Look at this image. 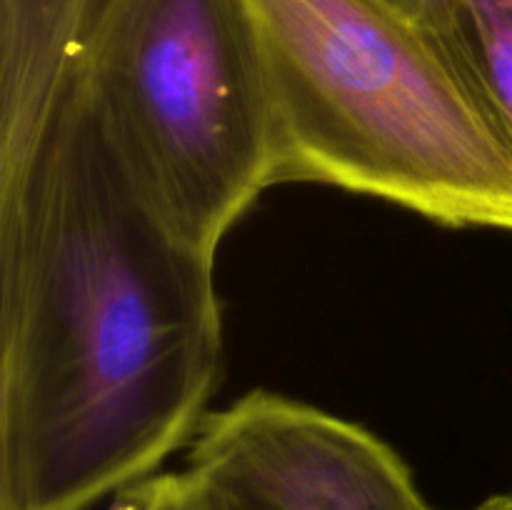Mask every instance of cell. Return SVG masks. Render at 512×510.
Listing matches in <instances>:
<instances>
[{
	"label": "cell",
	"instance_id": "1",
	"mask_svg": "<svg viewBox=\"0 0 512 510\" xmlns=\"http://www.w3.org/2000/svg\"><path fill=\"white\" fill-rule=\"evenodd\" d=\"M213 268L123 163L78 65L0 168V510H90L193 440L223 360Z\"/></svg>",
	"mask_w": 512,
	"mask_h": 510
},
{
	"label": "cell",
	"instance_id": "2",
	"mask_svg": "<svg viewBox=\"0 0 512 510\" xmlns=\"http://www.w3.org/2000/svg\"><path fill=\"white\" fill-rule=\"evenodd\" d=\"M263 45L278 183L512 233V155L428 35L383 0H245Z\"/></svg>",
	"mask_w": 512,
	"mask_h": 510
},
{
	"label": "cell",
	"instance_id": "3",
	"mask_svg": "<svg viewBox=\"0 0 512 510\" xmlns=\"http://www.w3.org/2000/svg\"><path fill=\"white\" fill-rule=\"evenodd\" d=\"M80 73L155 208L218 255L278 185L268 73L245 0H108Z\"/></svg>",
	"mask_w": 512,
	"mask_h": 510
},
{
	"label": "cell",
	"instance_id": "4",
	"mask_svg": "<svg viewBox=\"0 0 512 510\" xmlns=\"http://www.w3.org/2000/svg\"><path fill=\"white\" fill-rule=\"evenodd\" d=\"M185 475L203 510H430L385 440L268 390L205 415Z\"/></svg>",
	"mask_w": 512,
	"mask_h": 510
},
{
	"label": "cell",
	"instance_id": "5",
	"mask_svg": "<svg viewBox=\"0 0 512 510\" xmlns=\"http://www.w3.org/2000/svg\"><path fill=\"white\" fill-rule=\"evenodd\" d=\"M108 0H0V168L23 158Z\"/></svg>",
	"mask_w": 512,
	"mask_h": 510
},
{
	"label": "cell",
	"instance_id": "6",
	"mask_svg": "<svg viewBox=\"0 0 512 510\" xmlns=\"http://www.w3.org/2000/svg\"><path fill=\"white\" fill-rule=\"evenodd\" d=\"M420 30L512 155V0H435Z\"/></svg>",
	"mask_w": 512,
	"mask_h": 510
},
{
	"label": "cell",
	"instance_id": "7",
	"mask_svg": "<svg viewBox=\"0 0 512 510\" xmlns=\"http://www.w3.org/2000/svg\"><path fill=\"white\" fill-rule=\"evenodd\" d=\"M110 510H203L193 483L180 473H155L113 498Z\"/></svg>",
	"mask_w": 512,
	"mask_h": 510
},
{
	"label": "cell",
	"instance_id": "8",
	"mask_svg": "<svg viewBox=\"0 0 512 510\" xmlns=\"http://www.w3.org/2000/svg\"><path fill=\"white\" fill-rule=\"evenodd\" d=\"M383 3L420 28V20L425 18V13H428V8L433 5V0H383Z\"/></svg>",
	"mask_w": 512,
	"mask_h": 510
},
{
	"label": "cell",
	"instance_id": "9",
	"mask_svg": "<svg viewBox=\"0 0 512 510\" xmlns=\"http://www.w3.org/2000/svg\"><path fill=\"white\" fill-rule=\"evenodd\" d=\"M473 510H512V493L493 495V498H488L485 503H480L478 508H473Z\"/></svg>",
	"mask_w": 512,
	"mask_h": 510
}]
</instances>
